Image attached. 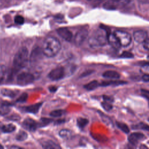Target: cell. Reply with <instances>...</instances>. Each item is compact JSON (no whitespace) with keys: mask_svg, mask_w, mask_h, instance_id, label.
Instances as JSON below:
<instances>
[{"mask_svg":"<svg viewBox=\"0 0 149 149\" xmlns=\"http://www.w3.org/2000/svg\"><path fill=\"white\" fill-rule=\"evenodd\" d=\"M61 49L59 41L53 37H48L43 42L42 49L44 55L48 58L55 56Z\"/></svg>","mask_w":149,"mask_h":149,"instance_id":"obj_1","label":"cell"},{"mask_svg":"<svg viewBox=\"0 0 149 149\" xmlns=\"http://www.w3.org/2000/svg\"><path fill=\"white\" fill-rule=\"evenodd\" d=\"M109 30L101 26L99 30H96L88 39V44L91 47H98L105 45L108 42V34Z\"/></svg>","mask_w":149,"mask_h":149,"instance_id":"obj_2","label":"cell"},{"mask_svg":"<svg viewBox=\"0 0 149 149\" xmlns=\"http://www.w3.org/2000/svg\"><path fill=\"white\" fill-rule=\"evenodd\" d=\"M29 61V51L26 47L20 48L15 55L13 66L15 69L19 70L26 66Z\"/></svg>","mask_w":149,"mask_h":149,"instance_id":"obj_3","label":"cell"},{"mask_svg":"<svg viewBox=\"0 0 149 149\" xmlns=\"http://www.w3.org/2000/svg\"><path fill=\"white\" fill-rule=\"evenodd\" d=\"M113 34L118 39L121 46L127 47L131 43L132 37L127 32L122 30H116L115 31Z\"/></svg>","mask_w":149,"mask_h":149,"instance_id":"obj_4","label":"cell"},{"mask_svg":"<svg viewBox=\"0 0 149 149\" xmlns=\"http://www.w3.org/2000/svg\"><path fill=\"white\" fill-rule=\"evenodd\" d=\"M34 80V76L29 72H22L19 74L16 78L18 84L21 86L28 85L32 83Z\"/></svg>","mask_w":149,"mask_h":149,"instance_id":"obj_5","label":"cell"},{"mask_svg":"<svg viewBox=\"0 0 149 149\" xmlns=\"http://www.w3.org/2000/svg\"><path fill=\"white\" fill-rule=\"evenodd\" d=\"M65 70L62 66H59L53 69L48 74V77L52 80H59L64 77Z\"/></svg>","mask_w":149,"mask_h":149,"instance_id":"obj_6","label":"cell"},{"mask_svg":"<svg viewBox=\"0 0 149 149\" xmlns=\"http://www.w3.org/2000/svg\"><path fill=\"white\" fill-rule=\"evenodd\" d=\"M88 30L86 29H83L78 31L76 33L74 38L75 45L77 47L80 46L86 40L87 37H88Z\"/></svg>","mask_w":149,"mask_h":149,"instance_id":"obj_7","label":"cell"},{"mask_svg":"<svg viewBox=\"0 0 149 149\" xmlns=\"http://www.w3.org/2000/svg\"><path fill=\"white\" fill-rule=\"evenodd\" d=\"M145 138L144 134L140 132H134L131 133L128 136V141L133 145L137 144L140 141L143 140Z\"/></svg>","mask_w":149,"mask_h":149,"instance_id":"obj_8","label":"cell"},{"mask_svg":"<svg viewBox=\"0 0 149 149\" xmlns=\"http://www.w3.org/2000/svg\"><path fill=\"white\" fill-rule=\"evenodd\" d=\"M58 34L63 40L67 41H70L72 38V32L66 27H61L58 29L57 30Z\"/></svg>","mask_w":149,"mask_h":149,"instance_id":"obj_9","label":"cell"},{"mask_svg":"<svg viewBox=\"0 0 149 149\" xmlns=\"http://www.w3.org/2000/svg\"><path fill=\"white\" fill-rule=\"evenodd\" d=\"M42 55H44V54L43 53L42 48L37 47L32 51L29 58L30 61H31V62L37 61L38 60L42 58Z\"/></svg>","mask_w":149,"mask_h":149,"instance_id":"obj_10","label":"cell"},{"mask_svg":"<svg viewBox=\"0 0 149 149\" xmlns=\"http://www.w3.org/2000/svg\"><path fill=\"white\" fill-rule=\"evenodd\" d=\"M23 126L24 129L29 131H34L38 126L34 120L31 118H27L23 121Z\"/></svg>","mask_w":149,"mask_h":149,"instance_id":"obj_11","label":"cell"},{"mask_svg":"<svg viewBox=\"0 0 149 149\" xmlns=\"http://www.w3.org/2000/svg\"><path fill=\"white\" fill-rule=\"evenodd\" d=\"M133 37L136 42L141 43L147 38V33L144 30H137L134 32Z\"/></svg>","mask_w":149,"mask_h":149,"instance_id":"obj_12","label":"cell"},{"mask_svg":"<svg viewBox=\"0 0 149 149\" xmlns=\"http://www.w3.org/2000/svg\"><path fill=\"white\" fill-rule=\"evenodd\" d=\"M108 42L115 49H118L120 48L121 45L114 34L109 33L108 34Z\"/></svg>","mask_w":149,"mask_h":149,"instance_id":"obj_13","label":"cell"},{"mask_svg":"<svg viewBox=\"0 0 149 149\" xmlns=\"http://www.w3.org/2000/svg\"><path fill=\"white\" fill-rule=\"evenodd\" d=\"M119 0H108L103 5L104 8L108 10H114L117 8Z\"/></svg>","mask_w":149,"mask_h":149,"instance_id":"obj_14","label":"cell"},{"mask_svg":"<svg viewBox=\"0 0 149 149\" xmlns=\"http://www.w3.org/2000/svg\"><path fill=\"white\" fill-rule=\"evenodd\" d=\"M42 105V103H37L33 105H29L24 108L25 111L29 113H36L39 111L41 106Z\"/></svg>","mask_w":149,"mask_h":149,"instance_id":"obj_15","label":"cell"},{"mask_svg":"<svg viewBox=\"0 0 149 149\" xmlns=\"http://www.w3.org/2000/svg\"><path fill=\"white\" fill-rule=\"evenodd\" d=\"M102 76L107 79H117L120 77V74L116 71L114 70H107L102 74Z\"/></svg>","mask_w":149,"mask_h":149,"instance_id":"obj_16","label":"cell"},{"mask_svg":"<svg viewBox=\"0 0 149 149\" xmlns=\"http://www.w3.org/2000/svg\"><path fill=\"white\" fill-rule=\"evenodd\" d=\"M127 82L120 80H109V81H102L100 85L101 86H108L111 85H120L125 84Z\"/></svg>","mask_w":149,"mask_h":149,"instance_id":"obj_17","label":"cell"},{"mask_svg":"<svg viewBox=\"0 0 149 149\" xmlns=\"http://www.w3.org/2000/svg\"><path fill=\"white\" fill-rule=\"evenodd\" d=\"M41 145L44 148H60L61 147L57 144L55 143L51 140H45L44 141Z\"/></svg>","mask_w":149,"mask_h":149,"instance_id":"obj_18","label":"cell"},{"mask_svg":"<svg viewBox=\"0 0 149 149\" xmlns=\"http://www.w3.org/2000/svg\"><path fill=\"white\" fill-rule=\"evenodd\" d=\"M16 129V126L11 123L3 125L1 127V131L3 133H11Z\"/></svg>","mask_w":149,"mask_h":149,"instance_id":"obj_19","label":"cell"},{"mask_svg":"<svg viewBox=\"0 0 149 149\" xmlns=\"http://www.w3.org/2000/svg\"><path fill=\"white\" fill-rule=\"evenodd\" d=\"M1 94L3 95L4 96L8 97L10 98H13L15 97L16 94H17V91L12 90L10 89H6V88H3L1 90Z\"/></svg>","mask_w":149,"mask_h":149,"instance_id":"obj_20","label":"cell"},{"mask_svg":"<svg viewBox=\"0 0 149 149\" xmlns=\"http://www.w3.org/2000/svg\"><path fill=\"white\" fill-rule=\"evenodd\" d=\"M59 136L63 139H68L72 136V132L69 129H62L59 133Z\"/></svg>","mask_w":149,"mask_h":149,"instance_id":"obj_21","label":"cell"},{"mask_svg":"<svg viewBox=\"0 0 149 149\" xmlns=\"http://www.w3.org/2000/svg\"><path fill=\"white\" fill-rule=\"evenodd\" d=\"M99 86V83L97 80H93L84 85V87L87 90H93Z\"/></svg>","mask_w":149,"mask_h":149,"instance_id":"obj_22","label":"cell"},{"mask_svg":"<svg viewBox=\"0 0 149 149\" xmlns=\"http://www.w3.org/2000/svg\"><path fill=\"white\" fill-rule=\"evenodd\" d=\"M10 107L8 104H0V115H5L8 113L10 111Z\"/></svg>","mask_w":149,"mask_h":149,"instance_id":"obj_23","label":"cell"},{"mask_svg":"<svg viewBox=\"0 0 149 149\" xmlns=\"http://www.w3.org/2000/svg\"><path fill=\"white\" fill-rule=\"evenodd\" d=\"M116 126L119 129H120L122 131H123L125 133H128L129 132V128L127 125L124 123L116 122Z\"/></svg>","mask_w":149,"mask_h":149,"instance_id":"obj_24","label":"cell"},{"mask_svg":"<svg viewBox=\"0 0 149 149\" xmlns=\"http://www.w3.org/2000/svg\"><path fill=\"white\" fill-rule=\"evenodd\" d=\"M133 128L136 129H143L144 130H146L149 132V125L143 122H140L137 125H134L133 126Z\"/></svg>","mask_w":149,"mask_h":149,"instance_id":"obj_25","label":"cell"},{"mask_svg":"<svg viewBox=\"0 0 149 149\" xmlns=\"http://www.w3.org/2000/svg\"><path fill=\"white\" fill-rule=\"evenodd\" d=\"M88 123V120L84 118H79L77 119V123L79 127L84 128Z\"/></svg>","mask_w":149,"mask_h":149,"instance_id":"obj_26","label":"cell"},{"mask_svg":"<svg viewBox=\"0 0 149 149\" xmlns=\"http://www.w3.org/2000/svg\"><path fill=\"white\" fill-rule=\"evenodd\" d=\"M7 68L5 65H0V83L2 82L6 74Z\"/></svg>","mask_w":149,"mask_h":149,"instance_id":"obj_27","label":"cell"},{"mask_svg":"<svg viewBox=\"0 0 149 149\" xmlns=\"http://www.w3.org/2000/svg\"><path fill=\"white\" fill-rule=\"evenodd\" d=\"M27 133L24 131H20L17 134L16 139L18 141H24L27 139Z\"/></svg>","mask_w":149,"mask_h":149,"instance_id":"obj_28","label":"cell"},{"mask_svg":"<svg viewBox=\"0 0 149 149\" xmlns=\"http://www.w3.org/2000/svg\"><path fill=\"white\" fill-rule=\"evenodd\" d=\"M111 102H112L111 101L104 100V102H102L101 103V105L105 110L109 111L112 109V105Z\"/></svg>","mask_w":149,"mask_h":149,"instance_id":"obj_29","label":"cell"},{"mask_svg":"<svg viewBox=\"0 0 149 149\" xmlns=\"http://www.w3.org/2000/svg\"><path fill=\"white\" fill-rule=\"evenodd\" d=\"M65 113V111L62 109H56L52 111L50 113V115L52 117H60L63 115Z\"/></svg>","mask_w":149,"mask_h":149,"instance_id":"obj_30","label":"cell"},{"mask_svg":"<svg viewBox=\"0 0 149 149\" xmlns=\"http://www.w3.org/2000/svg\"><path fill=\"white\" fill-rule=\"evenodd\" d=\"M27 94L26 93H23L16 100L17 102H24L25 101H26V100H27Z\"/></svg>","mask_w":149,"mask_h":149,"instance_id":"obj_31","label":"cell"},{"mask_svg":"<svg viewBox=\"0 0 149 149\" xmlns=\"http://www.w3.org/2000/svg\"><path fill=\"white\" fill-rule=\"evenodd\" d=\"M141 71L144 74H149V63L143 65L141 68Z\"/></svg>","mask_w":149,"mask_h":149,"instance_id":"obj_32","label":"cell"},{"mask_svg":"<svg viewBox=\"0 0 149 149\" xmlns=\"http://www.w3.org/2000/svg\"><path fill=\"white\" fill-rule=\"evenodd\" d=\"M24 22V19L23 18V17H22V16L20 15H17L15 17V22L17 24H23Z\"/></svg>","mask_w":149,"mask_h":149,"instance_id":"obj_33","label":"cell"},{"mask_svg":"<svg viewBox=\"0 0 149 149\" xmlns=\"http://www.w3.org/2000/svg\"><path fill=\"white\" fill-rule=\"evenodd\" d=\"M120 58H133V55L128 51H124L123 53L120 55Z\"/></svg>","mask_w":149,"mask_h":149,"instance_id":"obj_34","label":"cell"},{"mask_svg":"<svg viewBox=\"0 0 149 149\" xmlns=\"http://www.w3.org/2000/svg\"><path fill=\"white\" fill-rule=\"evenodd\" d=\"M143 46L144 48L146 49L149 51V38H147L144 42H143Z\"/></svg>","mask_w":149,"mask_h":149,"instance_id":"obj_35","label":"cell"},{"mask_svg":"<svg viewBox=\"0 0 149 149\" xmlns=\"http://www.w3.org/2000/svg\"><path fill=\"white\" fill-rule=\"evenodd\" d=\"M142 79L145 82L149 81V74H144L142 76Z\"/></svg>","mask_w":149,"mask_h":149,"instance_id":"obj_36","label":"cell"},{"mask_svg":"<svg viewBox=\"0 0 149 149\" xmlns=\"http://www.w3.org/2000/svg\"><path fill=\"white\" fill-rule=\"evenodd\" d=\"M51 119H46V118H43V119H41V122L42 123V125H47V124H48V123H49L51 121H49V120H51Z\"/></svg>","mask_w":149,"mask_h":149,"instance_id":"obj_37","label":"cell"},{"mask_svg":"<svg viewBox=\"0 0 149 149\" xmlns=\"http://www.w3.org/2000/svg\"><path fill=\"white\" fill-rule=\"evenodd\" d=\"M143 95L144 97H145L147 100H148V105H149V95L148 94H146V93H143Z\"/></svg>","mask_w":149,"mask_h":149,"instance_id":"obj_38","label":"cell"},{"mask_svg":"<svg viewBox=\"0 0 149 149\" xmlns=\"http://www.w3.org/2000/svg\"><path fill=\"white\" fill-rule=\"evenodd\" d=\"M49 90H50L51 92H54V91H55L56 90L57 88L55 87H54V86H52V87H49Z\"/></svg>","mask_w":149,"mask_h":149,"instance_id":"obj_39","label":"cell"},{"mask_svg":"<svg viewBox=\"0 0 149 149\" xmlns=\"http://www.w3.org/2000/svg\"><path fill=\"white\" fill-rule=\"evenodd\" d=\"M141 92L143 93H146V94H147L149 95V90H144V89H142L141 90Z\"/></svg>","mask_w":149,"mask_h":149,"instance_id":"obj_40","label":"cell"},{"mask_svg":"<svg viewBox=\"0 0 149 149\" xmlns=\"http://www.w3.org/2000/svg\"><path fill=\"white\" fill-rule=\"evenodd\" d=\"M3 148V147L0 144V148Z\"/></svg>","mask_w":149,"mask_h":149,"instance_id":"obj_41","label":"cell"},{"mask_svg":"<svg viewBox=\"0 0 149 149\" xmlns=\"http://www.w3.org/2000/svg\"><path fill=\"white\" fill-rule=\"evenodd\" d=\"M148 121H149V118H148Z\"/></svg>","mask_w":149,"mask_h":149,"instance_id":"obj_42","label":"cell"}]
</instances>
